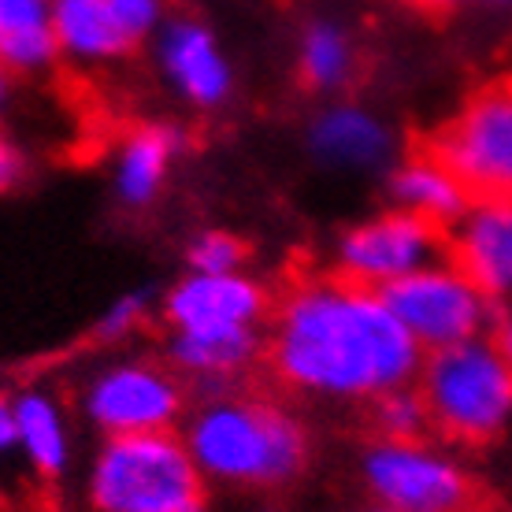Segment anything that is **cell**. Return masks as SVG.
Returning <instances> with one entry per match:
<instances>
[{"mask_svg": "<svg viewBox=\"0 0 512 512\" xmlns=\"http://www.w3.org/2000/svg\"><path fill=\"white\" fill-rule=\"evenodd\" d=\"M164 323L171 334L208 331H260L271 316V294L249 271L205 275L190 271L164 294Z\"/></svg>", "mask_w": 512, "mask_h": 512, "instance_id": "cell-10", "label": "cell"}, {"mask_svg": "<svg viewBox=\"0 0 512 512\" xmlns=\"http://www.w3.org/2000/svg\"><path fill=\"white\" fill-rule=\"evenodd\" d=\"M145 312H149V297H145V294L119 297L116 305H112L101 316V323H97V338H101V342H116V338H127L130 331H138V327H141Z\"/></svg>", "mask_w": 512, "mask_h": 512, "instance_id": "cell-23", "label": "cell"}, {"mask_svg": "<svg viewBox=\"0 0 512 512\" xmlns=\"http://www.w3.org/2000/svg\"><path fill=\"white\" fill-rule=\"evenodd\" d=\"M405 4H412L423 15H449L461 0H405Z\"/></svg>", "mask_w": 512, "mask_h": 512, "instance_id": "cell-27", "label": "cell"}, {"mask_svg": "<svg viewBox=\"0 0 512 512\" xmlns=\"http://www.w3.org/2000/svg\"><path fill=\"white\" fill-rule=\"evenodd\" d=\"M360 475L375 505L394 512H487L490 505L479 479L427 438H375Z\"/></svg>", "mask_w": 512, "mask_h": 512, "instance_id": "cell-5", "label": "cell"}, {"mask_svg": "<svg viewBox=\"0 0 512 512\" xmlns=\"http://www.w3.org/2000/svg\"><path fill=\"white\" fill-rule=\"evenodd\" d=\"M357 71V52L353 41L342 26L312 23L301 34V49H297V82L308 93H334L349 86V78Z\"/></svg>", "mask_w": 512, "mask_h": 512, "instance_id": "cell-20", "label": "cell"}, {"mask_svg": "<svg viewBox=\"0 0 512 512\" xmlns=\"http://www.w3.org/2000/svg\"><path fill=\"white\" fill-rule=\"evenodd\" d=\"M15 405V446L23 449L26 464L49 479L60 483L71 464V431L60 405L45 390H23L12 397Z\"/></svg>", "mask_w": 512, "mask_h": 512, "instance_id": "cell-18", "label": "cell"}, {"mask_svg": "<svg viewBox=\"0 0 512 512\" xmlns=\"http://www.w3.org/2000/svg\"><path fill=\"white\" fill-rule=\"evenodd\" d=\"M390 197L397 208H405L412 216H423L438 223L449 234V227L472 208V193L431 149H416L405 156L390 175Z\"/></svg>", "mask_w": 512, "mask_h": 512, "instance_id": "cell-15", "label": "cell"}, {"mask_svg": "<svg viewBox=\"0 0 512 512\" xmlns=\"http://www.w3.org/2000/svg\"><path fill=\"white\" fill-rule=\"evenodd\" d=\"M442 256H446V231L431 219L412 216L394 205L342 234L334 249V275L368 290H386L390 282L405 279Z\"/></svg>", "mask_w": 512, "mask_h": 512, "instance_id": "cell-9", "label": "cell"}, {"mask_svg": "<svg viewBox=\"0 0 512 512\" xmlns=\"http://www.w3.org/2000/svg\"><path fill=\"white\" fill-rule=\"evenodd\" d=\"M308 149L327 167L338 171H368L390 156V130L368 108L331 104L308 127Z\"/></svg>", "mask_w": 512, "mask_h": 512, "instance_id": "cell-14", "label": "cell"}, {"mask_svg": "<svg viewBox=\"0 0 512 512\" xmlns=\"http://www.w3.org/2000/svg\"><path fill=\"white\" fill-rule=\"evenodd\" d=\"M423 357L379 290L334 271L294 282L271 308L264 338L268 372L286 390L323 401H375L412 386Z\"/></svg>", "mask_w": 512, "mask_h": 512, "instance_id": "cell-1", "label": "cell"}, {"mask_svg": "<svg viewBox=\"0 0 512 512\" xmlns=\"http://www.w3.org/2000/svg\"><path fill=\"white\" fill-rule=\"evenodd\" d=\"M368 512H394V509H386V505H372Z\"/></svg>", "mask_w": 512, "mask_h": 512, "instance_id": "cell-29", "label": "cell"}, {"mask_svg": "<svg viewBox=\"0 0 512 512\" xmlns=\"http://www.w3.org/2000/svg\"><path fill=\"white\" fill-rule=\"evenodd\" d=\"M490 338L498 342L501 357L509 360V368H512V305L498 308V320H494V331H490Z\"/></svg>", "mask_w": 512, "mask_h": 512, "instance_id": "cell-25", "label": "cell"}, {"mask_svg": "<svg viewBox=\"0 0 512 512\" xmlns=\"http://www.w3.org/2000/svg\"><path fill=\"white\" fill-rule=\"evenodd\" d=\"M264 357L260 331H208V334H171L167 364L182 379L205 386H231Z\"/></svg>", "mask_w": 512, "mask_h": 512, "instance_id": "cell-16", "label": "cell"}, {"mask_svg": "<svg viewBox=\"0 0 512 512\" xmlns=\"http://www.w3.org/2000/svg\"><path fill=\"white\" fill-rule=\"evenodd\" d=\"M368 412L375 423V438L405 442V438H427V431H431V416H427V405H423L416 386L379 394L375 401H368Z\"/></svg>", "mask_w": 512, "mask_h": 512, "instance_id": "cell-21", "label": "cell"}, {"mask_svg": "<svg viewBox=\"0 0 512 512\" xmlns=\"http://www.w3.org/2000/svg\"><path fill=\"white\" fill-rule=\"evenodd\" d=\"M182 442L208 483L279 490L301 479L312 457L305 423L279 401L256 394H212L186 416Z\"/></svg>", "mask_w": 512, "mask_h": 512, "instance_id": "cell-2", "label": "cell"}, {"mask_svg": "<svg viewBox=\"0 0 512 512\" xmlns=\"http://www.w3.org/2000/svg\"><path fill=\"white\" fill-rule=\"evenodd\" d=\"M249 260V245L245 238L231 231H205L197 234L186 249V264L190 271H205V275H227V271H245Z\"/></svg>", "mask_w": 512, "mask_h": 512, "instance_id": "cell-22", "label": "cell"}, {"mask_svg": "<svg viewBox=\"0 0 512 512\" xmlns=\"http://www.w3.org/2000/svg\"><path fill=\"white\" fill-rule=\"evenodd\" d=\"M82 409L104 438L175 431L186 416V379L164 360H116L82 386Z\"/></svg>", "mask_w": 512, "mask_h": 512, "instance_id": "cell-7", "label": "cell"}, {"mask_svg": "<svg viewBox=\"0 0 512 512\" xmlns=\"http://www.w3.org/2000/svg\"><path fill=\"white\" fill-rule=\"evenodd\" d=\"M182 149V138L167 123H141L119 141L116 153V197L123 208H149L160 197L167 171Z\"/></svg>", "mask_w": 512, "mask_h": 512, "instance_id": "cell-17", "label": "cell"}, {"mask_svg": "<svg viewBox=\"0 0 512 512\" xmlns=\"http://www.w3.org/2000/svg\"><path fill=\"white\" fill-rule=\"evenodd\" d=\"M15 449V405L12 397L0 394V453Z\"/></svg>", "mask_w": 512, "mask_h": 512, "instance_id": "cell-26", "label": "cell"}, {"mask_svg": "<svg viewBox=\"0 0 512 512\" xmlns=\"http://www.w3.org/2000/svg\"><path fill=\"white\" fill-rule=\"evenodd\" d=\"M260 512H282V509H260Z\"/></svg>", "mask_w": 512, "mask_h": 512, "instance_id": "cell-30", "label": "cell"}, {"mask_svg": "<svg viewBox=\"0 0 512 512\" xmlns=\"http://www.w3.org/2000/svg\"><path fill=\"white\" fill-rule=\"evenodd\" d=\"M379 294L397 320L405 323V331L420 342L423 353L490 334L498 320V305H490L446 256L390 282Z\"/></svg>", "mask_w": 512, "mask_h": 512, "instance_id": "cell-8", "label": "cell"}, {"mask_svg": "<svg viewBox=\"0 0 512 512\" xmlns=\"http://www.w3.org/2000/svg\"><path fill=\"white\" fill-rule=\"evenodd\" d=\"M498 4H505V0H498Z\"/></svg>", "mask_w": 512, "mask_h": 512, "instance_id": "cell-31", "label": "cell"}, {"mask_svg": "<svg viewBox=\"0 0 512 512\" xmlns=\"http://www.w3.org/2000/svg\"><path fill=\"white\" fill-rule=\"evenodd\" d=\"M446 260L490 305H512V201H472L449 227Z\"/></svg>", "mask_w": 512, "mask_h": 512, "instance_id": "cell-11", "label": "cell"}, {"mask_svg": "<svg viewBox=\"0 0 512 512\" xmlns=\"http://www.w3.org/2000/svg\"><path fill=\"white\" fill-rule=\"evenodd\" d=\"M160 67L171 90H179L182 101L201 112H212L231 97V64L219 49L212 26L193 15H171L160 26Z\"/></svg>", "mask_w": 512, "mask_h": 512, "instance_id": "cell-12", "label": "cell"}, {"mask_svg": "<svg viewBox=\"0 0 512 512\" xmlns=\"http://www.w3.org/2000/svg\"><path fill=\"white\" fill-rule=\"evenodd\" d=\"M208 501L205 475L175 431L104 438L90 468L97 512H182Z\"/></svg>", "mask_w": 512, "mask_h": 512, "instance_id": "cell-4", "label": "cell"}, {"mask_svg": "<svg viewBox=\"0 0 512 512\" xmlns=\"http://www.w3.org/2000/svg\"><path fill=\"white\" fill-rule=\"evenodd\" d=\"M56 60L52 0H0V64L12 75H41Z\"/></svg>", "mask_w": 512, "mask_h": 512, "instance_id": "cell-19", "label": "cell"}, {"mask_svg": "<svg viewBox=\"0 0 512 512\" xmlns=\"http://www.w3.org/2000/svg\"><path fill=\"white\" fill-rule=\"evenodd\" d=\"M12 71L0 64V119H4V112H8V104H12Z\"/></svg>", "mask_w": 512, "mask_h": 512, "instance_id": "cell-28", "label": "cell"}, {"mask_svg": "<svg viewBox=\"0 0 512 512\" xmlns=\"http://www.w3.org/2000/svg\"><path fill=\"white\" fill-rule=\"evenodd\" d=\"M60 56L78 64H116L138 49L116 0H52Z\"/></svg>", "mask_w": 512, "mask_h": 512, "instance_id": "cell-13", "label": "cell"}, {"mask_svg": "<svg viewBox=\"0 0 512 512\" xmlns=\"http://www.w3.org/2000/svg\"><path fill=\"white\" fill-rule=\"evenodd\" d=\"M420 145L468 186L475 201H512V75L490 78L468 93Z\"/></svg>", "mask_w": 512, "mask_h": 512, "instance_id": "cell-6", "label": "cell"}, {"mask_svg": "<svg viewBox=\"0 0 512 512\" xmlns=\"http://www.w3.org/2000/svg\"><path fill=\"white\" fill-rule=\"evenodd\" d=\"M416 390L431 431L453 446L483 449L512 423V368L490 334L427 353Z\"/></svg>", "mask_w": 512, "mask_h": 512, "instance_id": "cell-3", "label": "cell"}, {"mask_svg": "<svg viewBox=\"0 0 512 512\" xmlns=\"http://www.w3.org/2000/svg\"><path fill=\"white\" fill-rule=\"evenodd\" d=\"M26 175V156L4 130H0V193H12Z\"/></svg>", "mask_w": 512, "mask_h": 512, "instance_id": "cell-24", "label": "cell"}]
</instances>
